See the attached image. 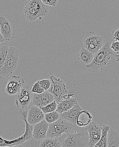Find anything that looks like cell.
<instances>
[{"label": "cell", "instance_id": "484cf974", "mask_svg": "<svg viewBox=\"0 0 119 147\" xmlns=\"http://www.w3.org/2000/svg\"><path fill=\"white\" fill-rule=\"evenodd\" d=\"M39 81L41 86L44 89V90L48 91L51 86V82L50 79H44Z\"/></svg>", "mask_w": 119, "mask_h": 147}, {"label": "cell", "instance_id": "d6986e66", "mask_svg": "<svg viewBox=\"0 0 119 147\" xmlns=\"http://www.w3.org/2000/svg\"><path fill=\"white\" fill-rule=\"evenodd\" d=\"M119 147V133L110 128L107 136V147Z\"/></svg>", "mask_w": 119, "mask_h": 147}, {"label": "cell", "instance_id": "4dcf8cb0", "mask_svg": "<svg viewBox=\"0 0 119 147\" xmlns=\"http://www.w3.org/2000/svg\"><path fill=\"white\" fill-rule=\"evenodd\" d=\"M5 39L4 37L3 36L1 32V26H0V44L3 43V42H5Z\"/></svg>", "mask_w": 119, "mask_h": 147}, {"label": "cell", "instance_id": "9a60e30c", "mask_svg": "<svg viewBox=\"0 0 119 147\" xmlns=\"http://www.w3.org/2000/svg\"><path fill=\"white\" fill-rule=\"evenodd\" d=\"M82 110V109L81 107L79 104L77 103L69 110L64 113H61L60 114V117L61 118L67 120L72 124H76L77 116Z\"/></svg>", "mask_w": 119, "mask_h": 147}, {"label": "cell", "instance_id": "ac0fdd59", "mask_svg": "<svg viewBox=\"0 0 119 147\" xmlns=\"http://www.w3.org/2000/svg\"><path fill=\"white\" fill-rule=\"evenodd\" d=\"M93 116L88 111H81L78 114L77 118V124L80 127L87 126L92 122Z\"/></svg>", "mask_w": 119, "mask_h": 147}, {"label": "cell", "instance_id": "8992f818", "mask_svg": "<svg viewBox=\"0 0 119 147\" xmlns=\"http://www.w3.org/2000/svg\"><path fill=\"white\" fill-rule=\"evenodd\" d=\"M88 141V133L85 129L80 132L68 134L67 138L63 141L62 147H85Z\"/></svg>", "mask_w": 119, "mask_h": 147}, {"label": "cell", "instance_id": "2e32d148", "mask_svg": "<svg viewBox=\"0 0 119 147\" xmlns=\"http://www.w3.org/2000/svg\"><path fill=\"white\" fill-rule=\"evenodd\" d=\"M94 55L95 53L90 51L84 46L81 48L77 53V59L80 61L81 64L85 66L92 62L94 59Z\"/></svg>", "mask_w": 119, "mask_h": 147}, {"label": "cell", "instance_id": "7a4b0ae2", "mask_svg": "<svg viewBox=\"0 0 119 147\" xmlns=\"http://www.w3.org/2000/svg\"><path fill=\"white\" fill-rule=\"evenodd\" d=\"M24 11L26 18L32 22L42 19L49 13L47 6L43 4L41 0H27L25 4Z\"/></svg>", "mask_w": 119, "mask_h": 147}, {"label": "cell", "instance_id": "ba28073f", "mask_svg": "<svg viewBox=\"0 0 119 147\" xmlns=\"http://www.w3.org/2000/svg\"><path fill=\"white\" fill-rule=\"evenodd\" d=\"M103 41L102 36L96 34L93 31H89L86 33L83 43L86 49L95 53L103 46Z\"/></svg>", "mask_w": 119, "mask_h": 147}, {"label": "cell", "instance_id": "277c9868", "mask_svg": "<svg viewBox=\"0 0 119 147\" xmlns=\"http://www.w3.org/2000/svg\"><path fill=\"white\" fill-rule=\"evenodd\" d=\"M19 52L15 47L9 48L8 53L4 64L0 70V78H8L17 68Z\"/></svg>", "mask_w": 119, "mask_h": 147}, {"label": "cell", "instance_id": "e0dca14e", "mask_svg": "<svg viewBox=\"0 0 119 147\" xmlns=\"http://www.w3.org/2000/svg\"><path fill=\"white\" fill-rule=\"evenodd\" d=\"M77 103V99L74 98V96L68 97L57 104L56 111L60 114L64 113L72 108Z\"/></svg>", "mask_w": 119, "mask_h": 147}, {"label": "cell", "instance_id": "30bf717a", "mask_svg": "<svg viewBox=\"0 0 119 147\" xmlns=\"http://www.w3.org/2000/svg\"><path fill=\"white\" fill-rule=\"evenodd\" d=\"M85 127V129L88 133L89 141L88 146L90 147H94L101 138L102 127L98 125L95 122H91L90 123Z\"/></svg>", "mask_w": 119, "mask_h": 147}, {"label": "cell", "instance_id": "4316f807", "mask_svg": "<svg viewBox=\"0 0 119 147\" xmlns=\"http://www.w3.org/2000/svg\"><path fill=\"white\" fill-rule=\"evenodd\" d=\"M28 112V110H27V109H23L20 108L18 113V115L19 116V119L24 121L25 120H27Z\"/></svg>", "mask_w": 119, "mask_h": 147}, {"label": "cell", "instance_id": "ffe728a7", "mask_svg": "<svg viewBox=\"0 0 119 147\" xmlns=\"http://www.w3.org/2000/svg\"><path fill=\"white\" fill-rule=\"evenodd\" d=\"M110 129V125L106 124L103 125L102 126V134L101 138L94 147H107V136Z\"/></svg>", "mask_w": 119, "mask_h": 147}, {"label": "cell", "instance_id": "52a82bcc", "mask_svg": "<svg viewBox=\"0 0 119 147\" xmlns=\"http://www.w3.org/2000/svg\"><path fill=\"white\" fill-rule=\"evenodd\" d=\"M0 26L1 33L5 42H9L14 40L16 34L15 24L9 16L4 14L0 15Z\"/></svg>", "mask_w": 119, "mask_h": 147}, {"label": "cell", "instance_id": "4fadbf2b", "mask_svg": "<svg viewBox=\"0 0 119 147\" xmlns=\"http://www.w3.org/2000/svg\"><path fill=\"white\" fill-rule=\"evenodd\" d=\"M45 114L40 108L33 106L28 110L27 121L29 124L34 125L44 120Z\"/></svg>", "mask_w": 119, "mask_h": 147}, {"label": "cell", "instance_id": "d4e9b609", "mask_svg": "<svg viewBox=\"0 0 119 147\" xmlns=\"http://www.w3.org/2000/svg\"><path fill=\"white\" fill-rule=\"evenodd\" d=\"M31 91L32 93H42L45 91L44 89L42 88V87L41 86L39 82V81H37L34 84H33L32 86V88L31 90Z\"/></svg>", "mask_w": 119, "mask_h": 147}, {"label": "cell", "instance_id": "f1b7e54d", "mask_svg": "<svg viewBox=\"0 0 119 147\" xmlns=\"http://www.w3.org/2000/svg\"><path fill=\"white\" fill-rule=\"evenodd\" d=\"M111 35L113 40L115 41L119 42V28L114 29L112 31Z\"/></svg>", "mask_w": 119, "mask_h": 147}, {"label": "cell", "instance_id": "7402d4cb", "mask_svg": "<svg viewBox=\"0 0 119 147\" xmlns=\"http://www.w3.org/2000/svg\"><path fill=\"white\" fill-rule=\"evenodd\" d=\"M7 45L0 46V70L1 69L7 56L9 49Z\"/></svg>", "mask_w": 119, "mask_h": 147}, {"label": "cell", "instance_id": "83f0119b", "mask_svg": "<svg viewBox=\"0 0 119 147\" xmlns=\"http://www.w3.org/2000/svg\"><path fill=\"white\" fill-rule=\"evenodd\" d=\"M43 3L47 6L56 7L58 4L59 0H41Z\"/></svg>", "mask_w": 119, "mask_h": 147}, {"label": "cell", "instance_id": "6da1fadb", "mask_svg": "<svg viewBox=\"0 0 119 147\" xmlns=\"http://www.w3.org/2000/svg\"><path fill=\"white\" fill-rule=\"evenodd\" d=\"M111 44L109 42H106L102 48L95 53L92 62L85 66L87 70L90 72L96 73L99 70H103L110 64L113 57Z\"/></svg>", "mask_w": 119, "mask_h": 147}, {"label": "cell", "instance_id": "5b68a950", "mask_svg": "<svg viewBox=\"0 0 119 147\" xmlns=\"http://www.w3.org/2000/svg\"><path fill=\"white\" fill-rule=\"evenodd\" d=\"M73 127V124L67 120L60 117L57 121L49 124L47 138H59L63 134H69Z\"/></svg>", "mask_w": 119, "mask_h": 147}, {"label": "cell", "instance_id": "7c38bea8", "mask_svg": "<svg viewBox=\"0 0 119 147\" xmlns=\"http://www.w3.org/2000/svg\"><path fill=\"white\" fill-rule=\"evenodd\" d=\"M33 104L39 107L46 106L55 100L54 96L48 91H45L42 93H33Z\"/></svg>", "mask_w": 119, "mask_h": 147}, {"label": "cell", "instance_id": "cb8c5ba5", "mask_svg": "<svg viewBox=\"0 0 119 147\" xmlns=\"http://www.w3.org/2000/svg\"><path fill=\"white\" fill-rule=\"evenodd\" d=\"M57 103L56 102L55 100H54L46 106L41 107L40 109L44 114H46L56 111L57 108Z\"/></svg>", "mask_w": 119, "mask_h": 147}, {"label": "cell", "instance_id": "44dd1931", "mask_svg": "<svg viewBox=\"0 0 119 147\" xmlns=\"http://www.w3.org/2000/svg\"><path fill=\"white\" fill-rule=\"evenodd\" d=\"M41 147H61L62 144L55 138H46L40 144Z\"/></svg>", "mask_w": 119, "mask_h": 147}, {"label": "cell", "instance_id": "3957f363", "mask_svg": "<svg viewBox=\"0 0 119 147\" xmlns=\"http://www.w3.org/2000/svg\"><path fill=\"white\" fill-rule=\"evenodd\" d=\"M49 79L51 84L48 91L53 95L57 104L68 97L74 96V93L68 92L69 87L62 79L54 76H51Z\"/></svg>", "mask_w": 119, "mask_h": 147}, {"label": "cell", "instance_id": "5bb4252c", "mask_svg": "<svg viewBox=\"0 0 119 147\" xmlns=\"http://www.w3.org/2000/svg\"><path fill=\"white\" fill-rule=\"evenodd\" d=\"M49 123L45 119L33 125V136L35 140H41L47 138Z\"/></svg>", "mask_w": 119, "mask_h": 147}, {"label": "cell", "instance_id": "603a6c76", "mask_svg": "<svg viewBox=\"0 0 119 147\" xmlns=\"http://www.w3.org/2000/svg\"><path fill=\"white\" fill-rule=\"evenodd\" d=\"M60 117L59 113L56 110L54 112L45 114L44 119L49 124L57 121Z\"/></svg>", "mask_w": 119, "mask_h": 147}, {"label": "cell", "instance_id": "f546056e", "mask_svg": "<svg viewBox=\"0 0 119 147\" xmlns=\"http://www.w3.org/2000/svg\"><path fill=\"white\" fill-rule=\"evenodd\" d=\"M111 48L113 51L114 52L118 53L119 52V42H113L111 44Z\"/></svg>", "mask_w": 119, "mask_h": 147}, {"label": "cell", "instance_id": "9c48e42d", "mask_svg": "<svg viewBox=\"0 0 119 147\" xmlns=\"http://www.w3.org/2000/svg\"><path fill=\"white\" fill-rule=\"evenodd\" d=\"M33 95L28 86H23L20 91L15 94V103L18 108L27 109Z\"/></svg>", "mask_w": 119, "mask_h": 147}, {"label": "cell", "instance_id": "1f68e13d", "mask_svg": "<svg viewBox=\"0 0 119 147\" xmlns=\"http://www.w3.org/2000/svg\"><path fill=\"white\" fill-rule=\"evenodd\" d=\"M114 59L118 62V64H119V52L117 53L116 54H115L114 56Z\"/></svg>", "mask_w": 119, "mask_h": 147}, {"label": "cell", "instance_id": "8fae6325", "mask_svg": "<svg viewBox=\"0 0 119 147\" xmlns=\"http://www.w3.org/2000/svg\"><path fill=\"white\" fill-rule=\"evenodd\" d=\"M24 83L23 78L16 76H13L8 82L5 90L9 95H15L24 86Z\"/></svg>", "mask_w": 119, "mask_h": 147}]
</instances>
